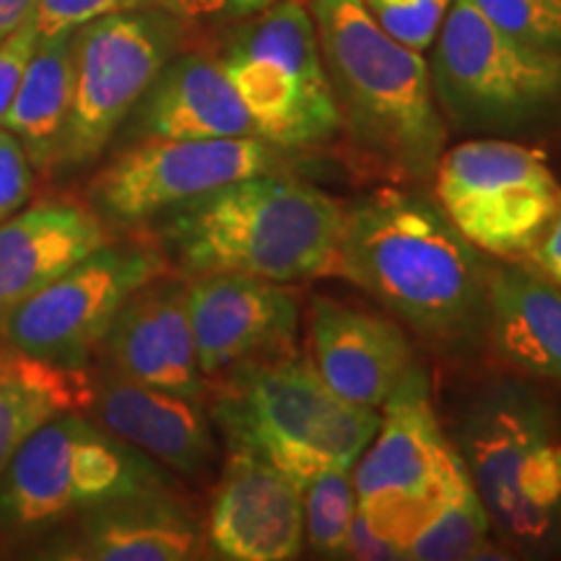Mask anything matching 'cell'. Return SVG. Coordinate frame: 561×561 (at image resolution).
Listing matches in <instances>:
<instances>
[{
    "label": "cell",
    "instance_id": "14",
    "mask_svg": "<svg viewBox=\"0 0 561 561\" xmlns=\"http://www.w3.org/2000/svg\"><path fill=\"white\" fill-rule=\"evenodd\" d=\"M198 367L219 380L242 364L294 348L299 301L289 284L248 273L185 276Z\"/></svg>",
    "mask_w": 561,
    "mask_h": 561
},
{
    "label": "cell",
    "instance_id": "20",
    "mask_svg": "<svg viewBox=\"0 0 561 561\" xmlns=\"http://www.w3.org/2000/svg\"><path fill=\"white\" fill-rule=\"evenodd\" d=\"M130 136L144 138H261L255 121L219 58L174 55L128 115Z\"/></svg>",
    "mask_w": 561,
    "mask_h": 561
},
{
    "label": "cell",
    "instance_id": "28",
    "mask_svg": "<svg viewBox=\"0 0 561 561\" xmlns=\"http://www.w3.org/2000/svg\"><path fill=\"white\" fill-rule=\"evenodd\" d=\"M453 0H364L371 19L416 53H426L437 39Z\"/></svg>",
    "mask_w": 561,
    "mask_h": 561
},
{
    "label": "cell",
    "instance_id": "31",
    "mask_svg": "<svg viewBox=\"0 0 561 561\" xmlns=\"http://www.w3.org/2000/svg\"><path fill=\"white\" fill-rule=\"evenodd\" d=\"M39 45V32L32 16L0 42V125H3L5 112H9L13 96L24 79L26 66H30L34 50Z\"/></svg>",
    "mask_w": 561,
    "mask_h": 561
},
{
    "label": "cell",
    "instance_id": "16",
    "mask_svg": "<svg viewBox=\"0 0 561 561\" xmlns=\"http://www.w3.org/2000/svg\"><path fill=\"white\" fill-rule=\"evenodd\" d=\"M206 551V533L172 489L117 496L73 515L34 559L187 561Z\"/></svg>",
    "mask_w": 561,
    "mask_h": 561
},
{
    "label": "cell",
    "instance_id": "3",
    "mask_svg": "<svg viewBox=\"0 0 561 561\" xmlns=\"http://www.w3.org/2000/svg\"><path fill=\"white\" fill-rule=\"evenodd\" d=\"M310 11L356 149L401 178L432 180L447 130L424 53L392 39L364 0H312Z\"/></svg>",
    "mask_w": 561,
    "mask_h": 561
},
{
    "label": "cell",
    "instance_id": "10",
    "mask_svg": "<svg viewBox=\"0 0 561 561\" xmlns=\"http://www.w3.org/2000/svg\"><path fill=\"white\" fill-rule=\"evenodd\" d=\"M460 453L442 432L430 371L416 364L380 409V426L354 462L356 512L403 551L437 510Z\"/></svg>",
    "mask_w": 561,
    "mask_h": 561
},
{
    "label": "cell",
    "instance_id": "9",
    "mask_svg": "<svg viewBox=\"0 0 561 561\" xmlns=\"http://www.w3.org/2000/svg\"><path fill=\"white\" fill-rule=\"evenodd\" d=\"M185 21L136 9L89 21L73 34V100L55 170L96 161L159 70L178 55Z\"/></svg>",
    "mask_w": 561,
    "mask_h": 561
},
{
    "label": "cell",
    "instance_id": "5",
    "mask_svg": "<svg viewBox=\"0 0 561 561\" xmlns=\"http://www.w3.org/2000/svg\"><path fill=\"white\" fill-rule=\"evenodd\" d=\"M491 525L520 549L561 543V430L520 380H494L460 411L453 437Z\"/></svg>",
    "mask_w": 561,
    "mask_h": 561
},
{
    "label": "cell",
    "instance_id": "1",
    "mask_svg": "<svg viewBox=\"0 0 561 561\" xmlns=\"http://www.w3.org/2000/svg\"><path fill=\"white\" fill-rule=\"evenodd\" d=\"M489 261L439 203L380 187L343 206L333 273L439 354L489 346Z\"/></svg>",
    "mask_w": 561,
    "mask_h": 561
},
{
    "label": "cell",
    "instance_id": "8",
    "mask_svg": "<svg viewBox=\"0 0 561 561\" xmlns=\"http://www.w3.org/2000/svg\"><path fill=\"white\" fill-rule=\"evenodd\" d=\"M439 110L460 130H517L561 107V58L512 37L476 0H453L432 53Z\"/></svg>",
    "mask_w": 561,
    "mask_h": 561
},
{
    "label": "cell",
    "instance_id": "6",
    "mask_svg": "<svg viewBox=\"0 0 561 561\" xmlns=\"http://www.w3.org/2000/svg\"><path fill=\"white\" fill-rule=\"evenodd\" d=\"M157 489H170L159 462L94 419L66 411L32 432L0 476V530H37L117 496Z\"/></svg>",
    "mask_w": 561,
    "mask_h": 561
},
{
    "label": "cell",
    "instance_id": "11",
    "mask_svg": "<svg viewBox=\"0 0 561 561\" xmlns=\"http://www.w3.org/2000/svg\"><path fill=\"white\" fill-rule=\"evenodd\" d=\"M439 208L483 255L525 257L561 210V185L541 153L502 138H476L442 153Z\"/></svg>",
    "mask_w": 561,
    "mask_h": 561
},
{
    "label": "cell",
    "instance_id": "12",
    "mask_svg": "<svg viewBox=\"0 0 561 561\" xmlns=\"http://www.w3.org/2000/svg\"><path fill=\"white\" fill-rule=\"evenodd\" d=\"M164 273L167 255L159 248L102 244L13 307L0 320V341L60 367H87L125 301Z\"/></svg>",
    "mask_w": 561,
    "mask_h": 561
},
{
    "label": "cell",
    "instance_id": "26",
    "mask_svg": "<svg viewBox=\"0 0 561 561\" xmlns=\"http://www.w3.org/2000/svg\"><path fill=\"white\" fill-rule=\"evenodd\" d=\"M305 538L322 559H343L351 520L356 515L354 468H328L301 486Z\"/></svg>",
    "mask_w": 561,
    "mask_h": 561
},
{
    "label": "cell",
    "instance_id": "22",
    "mask_svg": "<svg viewBox=\"0 0 561 561\" xmlns=\"http://www.w3.org/2000/svg\"><path fill=\"white\" fill-rule=\"evenodd\" d=\"M489 346L520 375L561 385V289L520 263L489 265Z\"/></svg>",
    "mask_w": 561,
    "mask_h": 561
},
{
    "label": "cell",
    "instance_id": "17",
    "mask_svg": "<svg viewBox=\"0 0 561 561\" xmlns=\"http://www.w3.org/2000/svg\"><path fill=\"white\" fill-rule=\"evenodd\" d=\"M206 543L231 561H289L305 549L301 489L268 460L229 450L208 512Z\"/></svg>",
    "mask_w": 561,
    "mask_h": 561
},
{
    "label": "cell",
    "instance_id": "29",
    "mask_svg": "<svg viewBox=\"0 0 561 561\" xmlns=\"http://www.w3.org/2000/svg\"><path fill=\"white\" fill-rule=\"evenodd\" d=\"M159 9L157 0H37L32 21L37 26L39 39L58 37V34L76 32L79 26L96 21L110 13Z\"/></svg>",
    "mask_w": 561,
    "mask_h": 561
},
{
    "label": "cell",
    "instance_id": "18",
    "mask_svg": "<svg viewBox=\"0 0 561 561\" xmlns=\"http://www.w3.org/2000/svg\"><path fill=\"white\" fill-rule=\"evenodd\" d=\"M112 367L130 380L203 401L208 380L198 367L187 310V284L159 276L125 301L102 339Z\"/></svg>",
    "mask_w": 561,
    "mask_h": 561
},
{
    "label": "cell",
    "instance_id": "35",
    "mask_svg": "<svg viewBox=\"0 0 561 561\" xmlns=\"http://www.w3.org/2000/svg\"><path fill=\"white\" fill-rule=\"evenodd\" d=\"M34 5H37V0H0V42L32 16Z\"/></svg>",
    "mask_w": 561,
    "mask_h": 561
},
{
    "label": "cell",
    "instance_id": "24",
    "mask_svg": "<svg viewBox=\"0 0 561 561\" xmlns=\"http://www.w3.org/2000/svg\"><path fill=\"white\" fill-rule=\"evenodd\" d=\"M83 392L87 367H60L0 341V476L45 421L81 411Z\"/></svg>",
    "mask_w": 561,
    "mask_h": 561
},
{
    "label": "cell",
    "instance_id": "25",
    "mask_svg": "<svg viewBox=\"0 0 561 561\" xmlns=\"http://www.w3.org/2000/svg\"><path fill=\"white\" fill-rule=\"evenodd\" d=\"M494 525L479 491H476L466 462L458 458L442 491L434 515L411 538L405 559L416 561H460L479 559L489 549Z\"/></svg>",
    "mask_w": 561,
    "mask_h": 561
},
{
    "label": "cell",
    "instance_id": "33",
    "mask_svg": "<svg viewBox=\"0 0 561 561\" xmlns=\"http://www.w3.org/2000/svg\"><path fill=\"white\" fill-rule=\"evenodd\" d=\"M343 559H403V551L390 541H385L382 536H377L367 525V520L356 512L348 528Z\"/></svg>",
    "mask_w": 561,
    "mask_h": 561
},
{
    "label": "cell",
    "instance_id": "19",
    "mask_svg": "<svg viewBox=\"0 0 561 561\" xmlns=\"http://www.w3.org/2000/svg\"><path fill=\"white\" fill-rule=\"evenodd\" d=\"M312 364L343 401L380 411L416 367V351L401 325L331 297L310 305Z\"/></svg>",
    "mask_w": 561,
    "mask_h": 561
},
{
    "label": "cell",
    "instance_id": "15",
    "mask_svg": "<svg viewBox=\"0 0 561 561\" xmlns=\"http://www.w3.org/2000/svg\"><path fill=\"white\" fill-rule=\"evenodd\" d=\"M81 411L182 479H203L216 460L214 426L203 401L136 382L107 364L87 369Z\"/></svg>",
    "mask_w": 561,
    "mask_h": 561
},
{
    "label": "cell",
    "instance_id": "21",
    "mask_svg": "<svg viewBox=\"0 0 561 561\" xmlns=\"http://www.w3.org/2000/svg\"><path fill=\"white\" fill-rule=\"evenodd\" d=\"M107 242L100 214L73 201H37L0 221V320Z\"/></svg>",
    "mask_w": 561,
    "mask_h": 561
},
{
    "label": "cell",
    "instance_id": "23",
    "mask_svg": "<svg viewBox=\"0 0 561 561\" xmlns=\"http://www.w3.org/2000/svg\"><path fill=\"white\" fill-rule=\"evenodd\" d=\"M73 34L39 39L3 117V128L21 140L34 172L39 174H50L58 164L62 130L73 100Z\"/></svg>",
    "mask_w": 561,
    "mask_h": 561
},
{
    "label": "cell",
    "instance_id": "7",
    "mask_svg": "<svg viewBox=\"0 0 561 561\" xmlns=\"http://www.w3.org/2000/svg\"><path fill=\"white\" fill-rule=\"evenodd\" d=\"M219 62L261 138L278 149H314L343 130L305 0H276L244 19L224 45Z\"/></svg>",
    "mask_w": 561,
    "mask_h": 561
},
{
    "label": "cell",
    "instance_id": "4",
    "mask_svg": "<svg viewBox=\"0 0 561 561\" xmlns=\"http://www.w3.org/2000/svg\"><path fill=\"white\" fill-rule=\"evenodd\" d=\"M210 419L229 450L268 460L301 489L328 468H354L380 411L343 401L294 348L219 377Z\"/></svg>",
    "mask_w": 561,
    "mask_h": 561
},
{
    "label": "cell",
    "instance_id": "2",
    "mask_svg": "<svg viewBox=\"0 0 561 561\" xmlns=\"http://www.w3.org/2000/svg\"><path fill=\"white\" fill-rule=\"evenodd\" d=\"M343 206L289 172L231 182L159 216L157 237L195 273H248L276 284L333 273Z\"/></svg>",
    "mask_w": 561,
    "mask_h": 561
},
{
    "label": "cell",
    "instance_id": "27",
    "mask_svg": "<svg viewBox=\"0 0 561 561\" xmlns=\"http://www.w3.org/2000/svg\"><path fill=\"white\" fill-rule=\"evenodd\" d=\"M476 5L512 37L561 58V0H476Z\"/></svg>",
    "mask_w": 561,
    "mask_h": 561
},
{
    "label": "cell",
    "instance_id": "32",
    "mask_svg": "<svg viewBox=\"0 0 561 561\" xmlns=\"http://www.w3.org/2000/svg\"><path fill=\"white\" fill-rule=\"evenodd\" d=\"M276 0H157L159 9L187 21H244Z\"/></svg>",
    "mask_w": 561,
    "mask_h": 561
},
{
    "label": "cell",
    "instance_id": "30",
    "mask_svg": "<svg viewBox=\"0 0 561 561\" xmlns=\"http://www.w3.org/2000/svg\"><path fill=\"white\" fill-rule=\"evenodd\" d=\"M34 167L21 140L0 125V221L30 203Z\"/></svg>",
    "mask_w": 561,
    "mask_h": 561
},
{
    "label": "cell",
    "instance_id": "34",
    "mask_svg": "<svg viewBox=\"0 0 561 561\" xmlns=\"http://www.w3.org/2000/svg\"><path fill=\"white\" fill-rule=\"evenodd\" d=\"M528 265L561 289V210L528 250Z\"/></svg>",
    "mask_w": 561,
    "mask_h": 561
},
{
    "label": "cell",
    "instance_id": "13",
    "mask_svg": "<svg viewBox=\"0 0 561 561\" xmlns=\"http://www.w3.org/2000/svg\"><path fill=\"white\" fill-rule=\"evenodd\" d=\"M286 170V151L265 138H144L96 174L91 203L100 219L130 227L231 182Z\"/></svg>",
    "mask_w": 561,
    "mask_h": 561
}]
</instances>
